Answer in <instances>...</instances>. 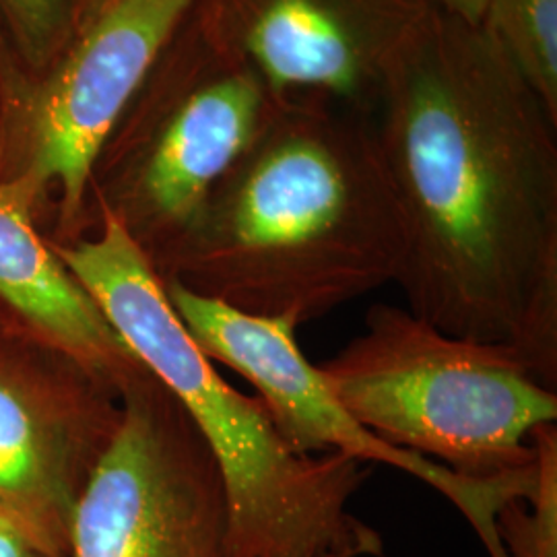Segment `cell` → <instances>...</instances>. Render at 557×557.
<instances>
[{
  "instance_id": "obj_1",
  "label": "cell",
  "mask_w": 557,
  "mask_h": 557,
  "mask_svg": "<svg viewBox=\"0 0 557 557\" xmlns=\"http://www.w3.org/2000/svg\"><path fill=\"white\" fill-rule=\"evenodd\" d=\"M379 103L409 312L557 391L556 120L485 27L440 2Z\"/></svg>"
},
{
  "instance_id": "obj_2",
  "label": "cell",
  "mask_w": 557,
  "mask_h": 557,
  "mask_svg": "<svg viewBox=\"0 0 557 557\" xmlns=\"http://www.w3.org/2000/svg\"><path fill=\"white\" fill-rule=\"evenodd\" d=\"M405 230L376 128L320 98L278 100L160 259L161 281L257 319H322L388 283Z\"/></svg>"
},
{
  "instance_id": "obj_3",
  "label": "cell",
  "mask_w": 557,
  "mask_h": 557,
  "mask_svg": "<svg viewBox=\"0 0 557 557\" xmlns=\"http://www.w3.org/2000/svg\"><path fill=\"white\" fill-rule=\"evenodd\" d=\"M133 356L176 397L220 469L234 557H382L379 533L349 512L370 475L341 453L299 455L260 403L221 379L174 312L156 267L119 215L54 246Z\"/></svg>"
},
{
  "instance_id": "obj_4",
  "label": "cell",
  "mask_w": 557,
  "mask_h": 557,
  "mask_svg": "<svg viewBox=\"0 0 557 557\" xmlns=\"http://www.w3.org/2000/svg\"><path fill=\"white\" fill-rule=\"evenodd\" d=\"M317 368L374 436L473 481L529 475L531 434L557 421L556 388L517 356L386 304L372 306L363 333Z\"/></svg>"
},
{
  "instance_id": "obj_5",
  "label": "cell",
  "mask_w": 557,
  "mask_h": 557,
  "mask_svg": "<svg viewBox=\"0 0 557 557\" xmlns=\"http://www.w3.org/2000/svg\"><path fill=\"white\" fill-rule=\"evenodd\" d=\"M69 557H234L215 458L149 370L120 393L119 423L73 512Z\"/></svg>"
},
{
  "instance_id": "obj_6",
  "label": "cell",
  "mask_w": 557,
  "mask_h": 557,
  "mask_svg": "<svg viewBox=\"0 0 557 557\" xmlns=\"http://www.w3.org/2000/svg\"><path fill=\"white\" fill-rule=\"evenodd\" d=\"M180 322L200 351L248 380L281 436L299 455L341 453L361 462H382L405 471L450 499L471 522L490 557H506L496 518L510 499L527 498L535 469L520 478L473 481L374 436L331 395L319 368L299 349L296 326L283 320L257 319L215 299L163 281Z\"/></svg>"
},
{
  "instance_id": "obj_7",
  "label": "cell",
  "mask_w": 557,
  "mask_h": 557,
  "mask_svg": "<svg viewBox=\"0 0 557 557\" xmlns=\"http://www.w3.org/2000/svg\"><path fill=\"white\" fill-rule=\"evenodd\" d=\"M188 32L172 100L128 145L101 209L119 215L151 262L188 230L221 180L259 137L277 98L246 66Z\"/></svg>"
},
{
  "instance_id": "obj_8",
  "label": "cell",
  "mask_w": 557,
  "mask_h": 557,
  "mask_svg": "<svg viewBox=\"0 0 557 557\" xmlns=\"http://www.w3.org/2000/svg\"><path fill=\"white\" fill-rule=\"evenodd\" d=\"M438 0H193L184 25L273 98L379 101L388 69Z\"/></svg>"
},
{
  "instance_id": "obj_9",
  "label": "cell",
  "mask_w": 557,
  "mask_h": 557,
  "mask_svg": "<svg viewBox=\"0 0 557 557\" xmlns=\"http://www.w3.org/2000/svg\"><path fill=\"white\" fill-rule=\"evenodd\" d=\"M193 0H116L75 36L27 116V165L60 190L64 223L81 218L116 126L176 36Z\"/></svg>"
},
{
  "instance_id": "obj_10",
  "label": "cell",
  "mask_w": 557,
  "mask_h": 557,
  "mask_svg": "<svg viewBox=\"0 0 557 557\" xmlns=\"http://www.w3.org/2000/svg\"><path fill=\"white\" fill-rule=\"evenodd\" d=\"M114 398L75 363L52 376L0 351V517L50 556L69 557L81 490L119 423Z\"/></svg>"
},
{
  "instance_id": "obj_11",
  "label": "cell",
  "mask_w": 557,
  "mask_h": 557,
  "mask_svg": "<svg viewBox=\"0 0 557 557\" xmlns=\"http://www.w3.org/2000/svg\"><path fill=\"white\" fill-rule=\"evenodd\" d=\"M40 195V184L25 170L0 178V299L62 358L120 397L147 368L41 239L34 223Z\"/></svg>"
},
{
  "instance_id": "obj_12",
  "label": "cell",
  "mask_w": 557,
  "mask_h": 557,
  "mask_svg": "<svg viewBox=\"0 0 557 557\" xmlns=\"http://www.w3.org/2000/svg\"><path fill=\"white\" fill-rule=\"evenodd\" d=\"M481 25L557 122V0H487Z\"/></svg>"
},
{
  "instance_id": "obj_13",
  "label": "cell",
  "mask_w": 557,
  "mask_h": 557,
  "mask_svg": "<svg viewBox=\"0 0 557 557\" xmlns=\"http://www.w3.org/2000/svg\"><path fill=\"white\" fill-rule=\"evenodd\" d=\"M535 483L527 498L510 499L496 518V533L506 557H557V425H539Z\"/></svg>"
},
{
  "instance_id": "obj_14",
  "label": "cell",
  "mask_w": 557,
  "mask_h": 557,
  "mask_svg": "<svg viewBox=\"0 0 557 557\" xmlns=\"http://www.w3.org/2000/svg\"><path fill=\"white\" fill-rule=\"evenodd\" d=\"M0 17L38 75H48L77 36L75 0H0Z\"/></svg>"
},
{
  "instance_id": "obj_15",
  "label": "cell",
  "mask_w": 557,
  "mask_h": 557,
  "mask_svg": "<svg viewBox=\"0 0 557 557\" xmlns=\"http://www.w3.org/2000/svg\"><path fill=\"white\" fill-rule=\"evenodd\" d=\"M0 557H54L40 547H36L29 539L23 537L20 531L7 520L0 517Z\"/></svg>"
},
{
  "instance_id": "obj_16",
  "label": "cell",
  "mask_w": 557,
  "mask_h": 557,
  "mask_svg": "<svg viewBox=\"0 0 557 557\" xmlns=\"http://www.w3.org/2000/svg\"><path fill=\"white\" fill-rule=\"evenodd\" d=\"M444 9L455 13L460 20L471 23V25H481L483 15H485V4L487 0H438Z\"/></svg>"
},
{
  "instance_id": "obj_17",
  "label": "cell",
  "mask_w": 557,
  "mask_h": 557,
  "mask_svg": "<svg viewBox=\"0 0 557 557\" xmlns=\"http://www.w3.org/2000/svg\"><path fill=\"white\" fill-rule=\"evenodd\" d=\"M116 0H75V25L77 34L87 29L94 21L100 17L101 13L114 4Z\"/></svg>"
},
{
  "instance_id": "obj_18",
  "label": "cell",
  "mask_w": 557,
  "mask_h": 557,
  "mask_svg": "<svg viewBox=\"0 0 557 557\" xmlns=\"http://www.w3.org/2000/svg\"><path fill=\"white\" fill-rule=\"evenodd\" d=\"M7 135H9V114H7V101L0 89V160L7 149Z\"/></svg>"
}]
</instances>
